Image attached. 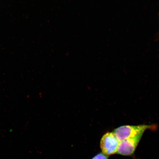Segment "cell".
<instances>
[{
    "label": "cell",
    "instance_id": "1",
    "mask_svg": "<svg viewBox=\"0 0 159 159\" xmlns=\"http://www.w3.org/2000/svg\"><path fill=\"white\" fill-rule=\"evenodd\" d=\"M150 125H125L115 129L114 133L119 142L132 138L138 135L143 134L147 129L150 128Z\"/></svg>",
    "mask_w": 159,
    "mask_h": 159
},
{
    "label": "cell",
    "instance_id": "2",
    "mask_svg": "<svg viewBox=\"0 0 159 159\" xmlns=\"http://www.w3.org/2000/svg\"><path fill=\"white\" fill-rule=\"evenodd\" d=\"M119 143L114 132L106 133L101 140L100 147L102 153L108 156L116 153Z\"/></svg>",
    "mask_w": 159,
    "mask_h": 159
},
{
    "label": "cell",
    "instance_id": "3",
    "mask_svg": "<svg viewBox=\"0 0 159 159\" xmlns=\"http://www.w3.org/2000/svg\"><path fill=\"white\" fill-rule=\"evenodd\" d=\"M143 135V134H141L134 138L120 142L117 153L124 156H132L136 150Z\"/></svg>",
    "mask_w": 159,
    "mask_h": 159
},
{
    "label": "cell",
    "instance_id": "4",
    "mask_svg": "<svg viewBox=\"0 0 159 159\" xmlns=\"http://www.w3.org/2000/svg\"><path fill=\"white\" fill-rule=\"evenodd\" d=\"M108 156L103 153L97 154L92 159H108Z\"/></svg>",
    "mask_w": 159,
    "mask_h": 159
},
{
    "label": "cell",
    "instance_id": "5",
    "mask_svg": "<svg viewBox=\"0 0 159 159\" xmlns=\"http://www.w3.org/2000/svg\"></svg>",
    "mask_w": 159,
    "mask_h": 159
}]
</instances>
